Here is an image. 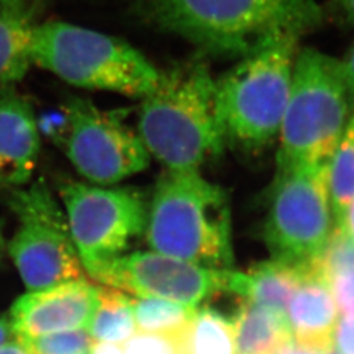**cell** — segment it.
Instances as JSON below:
<instances>
[{
  "instance_id": "cell-1",
  "label": "cell",
  "mask_w": 354,
  "mask_h": 354,
  "mask_svg": "<svg viewBox=\"0 0 354 354\" xmlns=\"http://www.w3.org/2000/svg\"><path fill=\"white\" fill-rule=\"evenodd\" d=\"M138 134L168 171H197L222 151L225 138L209 67L194 61L160 73L156 88L142 99Z\"/></svg>"
},
{
  "instance_id": "cell-2",
  "label": "cell",
  "mask_w": 354,
  "mask_h": 354,
  "mask_svg": "<svg viewBox=\"0 0 354 354\" xmlns=\"http://www.w3.org/2000/svg\"><path fill=\"white\" fill-rule=\"evenodd\" d=\"M151 12L162 28L205 50L241 57L276 35L301 36L324 19L317 0H152Z\"/></svg>"
},
{
  "instance_id": "cell-3",
  "label": "cell",
  "mask_w": 354,
  "mask_h": 354,
  "mask_svg": "<svg viewBox=\"0 0 354 354\" xmlns=\"http://www.w3.org/2000/svg\"><path fill=\"white\" fill-rule=\"evenodd\" d=\"M146 238L155 252L230 269L234 253L226 193L197 171H167L153 190Z\"/></svg>"
},
{
  "instance_id": "cell-4",
  "label": "cell",
  "mask_w": 354,
  "mask_h": 354,
  "mask_svg": "<svg viewBox=\"0 0 354 354\" xmlns=\"http://www.w3.org/2000/svg\"><path fill=\"white\" fill-rule=\"evenodd\" d=\"M298 35L268 38L215 80V108L225 142L259 149L274 140L290 97Z\"/></svg>"
},
{
  "instance_id": "cell-5",
  "label": "cell",
  "mask_w": 354,
  "mask_h": 354,
  "mask_svg": "<svg viewBox=\"0 0 354 354\" xmlns=\"http://www.w3.org/2000/svg\"><path fill=\"white\" fill-rule=\"evenodd\" d=\"M32 61L76 87L140 99L162 73L127 41L62 21L33 26Z\"/></svg>"
},
{
  "instance_id": "cell-6",
  "label": "cell",
  "mask_w": 354,
  "mask_h": 354,
  "mask_svg": "<svg viewBox=\"0 0 354 354\" xmlns=\"http://www.w3.org/2000/svg\"><path fill=\"white\" fill-rule=\"evenodd\" d=\"M351 102L340 61L311 48L298 51L277 168L328 163L348 125Z\"/></svg>"
},
{
  "instance_id": "cell-7",
  "label": "cell",
  "mask_w": 354,
  "mask_h": 354,
  "mask_svg": "<svg viewBox=\"0 0 354 354\" xmlns=\"http://www.w3.org/2000/svg\"><path fill=\"white\" fill-rule=\"evenodd\" d=\"M7 203L19 219L7 250L26 290L83 279L67 216L44 180L10 189Z\"/></svg>"
},
{
  "instance_id": "cell-8",
  "label": "cell",
  "mask_w": 354,
  "mask_h": 354,
  "mask_svg": "<svg viewBox=\"0 0 354 354\" xmlns=\"http://www.w3.org/2000/svg\"><path fill=\"white\" fill-rule=\"evenodd\" d=\"M328 163L279 167L264 239L273 259L310 266L332 234Z\"/></svg>"
},
{
  "instance_id": "cell-9",
  "label": "cell",
  "mask_w": 354,
  "mask_h": 354,
  "mask_svg": "<svg viewBox=\"0 0 354 354\" xmlns=\"http://www.w3.org/2000/svg\"><path fill=\"white\" fill-rule=\"evenodd\" d=\"M59 194L71 238L89 277L124 254L130 241L146 231L149 212L138 190L66 181Z\"/></svg>"
},
{
  "instance_id": "cell-10",
  "label": "cell",
  "mask_w": 354,
  "mask_h": 354,
  "mask_svg": "<svg viewBox=\"0 0 354 354\" xmlns=\"http://www.w3.org/2000/svg\"><path fill=\"white\" fill-rule=\"evenodd\" d=\"M64 115L66 155L91 183L113 185L150 165V153L140 134L120 115L80 97L68 99Z\"/></svg>"
},
{
  "instance_id": "cell-11",
  "label": "cell",
  "mask_w": 354,
  "mask_h": 354,
  "mask_svg": "<svg viewBox=\"0 0 354 354\" xmlns=\"http://www.w3.org/2000/svg\"><path fill=\"white\" fill-rule=\"evenodd\" d=\"M228 270L151 251L121 254L99 268L92 279L138 298H162L197 308L215 292L226 291Z\"/></svg>"
},
{
  "instance_id": "cell-12",
  "label": "cell",
  "mask_w": 354,
  "mask_h": 354,
  "mask_svg": "<svg viewBox=\"0 0 354 354\" xmlns=\"http://www.w3.org/2000/svg\"><path fill=\"white\" fill-rule=\"evenodd\" d=\"M99 286L79 279L39 290L26 291L10 310L16 337L38 336L88 329L97 308Z\"/></svg>"
},
{
  "instance_id": "cell-13",
  "label": "cell",
  "mask_w": 354,
  "mask_h": 354,
  "mask_svg": "<svg viewBox=\"0 0 354 354\" xmlns=\"http://www.w3.org/2000/svg\"><path fill=\"white\" fill-rule=\"evenodd\" d=\"M41 150L32 104L13 84L0 88V188L24 187L33 176Z\"/></svg>"
},
{
  "instance_id": "cell-14",
  "label": "cell",
  "mask_w": 354,
  "mask_h": 354,
  "mask_svg": "<svg viewBox=\"0 0 354 354\" xmlns=\"http://www.w3.org/2000/svg\"><path fill=\"white\" fill-rule=\"evenodd\" d=\"M292 342L323 354L335 349L339 310L328 279L310 266L286 308Z\"/></svg>"
},
{
  "instance_id": "cell-15",
  "label": "cell",
  "mask_w": 354,
  "mask_h": 354,
  "mask_svg": "<svg viewBox=\"0 0 354 354\" xmlns=\"http://www.w3.org/2000/svg\"><path fill=\"white\" fill-rule=\"evenodd\" d=\"M310 266H295L273 259L253 266L245 273L228 270L226 291L253 304L286 313L288 304L308 273Z\"/></svg>"
},
{
  "instance_id": "cell-16",
  "label": "cell",
  "mask_w": 354,
  "mask_h": 354,
  "mask_svg": "<svg viewBox=\"0 0 354 354\" xmlns=\"http://www.w3.org/2000/svg\"><path fill=\"white\" fill-rule=\"evenodd\" d=\"M238 354H279L292 342L286 313L244 301L232 320Z\"/></svg>"
},
{
  "instance_id": "cell-17",
  "label": "cell",
  "mask_w": 354,
  "mask_h": 354,
  "mask_svg": "<svg viewBox=\"0 0 354 354\" xmlns=\"http://www.w3.org/2000/svg\"><path fill=\"white\" fill-rule=\"evenodd\" d=\"M32 30L29 15L20 3L0 10V84H15L28 74L32 61Z\"/></svg>"
},
{
  "instance_id": "cell-18",
  "label": "cell",
  "mask_w": 354,
  "mask_h": 354,
  "mask_svg": "<svg viewBox=\"0 0 354 354\" xmlns=\"http://www.w3.org/2000/svg\"><path fill=\"white\" fill-rule=\"evenodd\" d=\"M178 354H238L232 320L210 308L197 310L177 332Z\"/></svg>"
},
{
  "instance_id": "cell-19",
  "label": "cell",
  "mask_w": 354,
  "mask_h": 354,
  "mask_svg": "<svg viewBox=\"0 0 354 354\" xmlns=\"http://www.w3.org/2000/svg\"><path fill=\"white\" fill-rule=\"evenodd\" d=\"M97 308L89 324L88 333L96 342L122 345L136 332L133 298L115 288L99 286Z\"/></svg>"
},
{
  "instance_id": "cell-20",
  "label": "cell",
  "mask_w": 354,
  "mask_h": 354,
  "mask_svg": "<svg viewBox=\"0 0 354 354\" xmlns=\"http://www.w3.org/2000/svg\"><path fill=\"white\" fill-rule=\"evenodd\" d=\"M328 193L336 226L342 227L354 198V115L329 159Z\"/></svg>"
},
{
  "instance_id": "cell-21",
  "label": "cell",
  "mask_w": 354,
  "mask_h": 354,
  "mask_svg": "<svg viewBox=\"0 0 354 354\" xmlns=\"http://www.w3.org/2000/svg\"><path fill=\"white\" fill-rule=\"evenodd\" d=\"M137 330L178 332L197 313V308L162 298H133Z\"/></svg>"
},
{
  "instance_id": "cell-22",
  "label": "cell",
  "mask_w": 354,
  "mask_h": 354,
  "mask_svg": "<svg viewBox=\"0 0 354 354\" xmlns=\"http://www.w3.org/2000/svg\"><path fill=\"white\" fill-rule=\"evenodd\" d=\"M313 268L330 281L335 276L354 272V239L344 227L332 230L328 243L319 257L311 263Z\"/></svg>"
},
{
  "instance_id": "cell-23",
  "label": "cell",
  "mask_w": 354,
  "mask_h": 354,
  "mask_svg": "<svg viewBox=\"0 0 354 354\" xmlns=\"http://www.w3.org/2000/svg\"><path fill=\"white\" fill-rule=\"evenodd\" d=\"M33 354H91L96 342L87 329H73L23 339Z\"/></svg>"
},
{
  "instance_id": "cell-24",
  "label": "cell",
  "mask_w": 354,
  "mask_h": 354,
  "mask_svg": "<svg viewBox=\"0 0 354 354\" xmlns=\"http://www.w3.org/2000/svg\"><path fill=\"white\" fill-rule=\"evenodd\" d=\"M121 346L124 354H178L177 332L137 330Z\"/></svg>"
},
{
  "instance_id": "cell-25",
  "label": "cell",
  "mask_w": 354,
  "mask_h": 354,
  "mask_svg": "<svg viewBox=\"0 0 354 354\" xmlns=\"http://www.w3.org/2000/svg\"><path fill=\"white\" fill-rule=\"evenodd\" d=\"M339 313L342 315L354 314V272L342 273L329 281Z\"/></svg>"
},
{
  "instance_id": "cell-26",
  "label": "cell",
  "mask_w": 354,
  "mask_h": 354,
  "mask_svg": "<svg viewBox=\"0 0 354 354\" xmlns=\"http://www.w3.org/2000/svg\"><path fill=\"white\" fill-rule=\"evenodd\" d=\"M335 349L339 354H354V314L342 315L335 333Z\"/></svg>"
},
{
  "instance_id": "cell-27",
  "label": "cell",
  "mask_w": 354,
  "mask_h": 354,
  "mask_svg": "<svg viewBox=\"0 0 354 354\" xmlns=\"http://www.w3.org/2000/svg\"><path fill=\"white\" fill-rule=\"evenodd\" d=\"M329 11L342 23L354 26V0H332Z\"/></svg>"
},
{
  "instance_id": "cell-28",
  "label": "cell",
  "mask_w": 354,
  "mask_h": 354,
  "mask_svg": "<svg viewBox=\"0 0 354 354\" xmlns=\"http://www.w3.org/2000/svg\"><path fill=\"white\" fill-rule=\"evenodd\" d=\"M340 62H342L344 79H345L346 87H348L351 99H352L354 95V42L352 48L348 51L346 57Z\"/></svg>"
},
{
  "instance_id": "cell-29",
  "label": "cell",
  "mask_w": 354,
  "mask_h": 354,
  "mask_svg": "<svg viewBox=\"0 0 354 354\" xmlns=\"http://www.w3.org/2000/svg\"><path fill=\"white\" fill-rule=\"evenodd\" d=\"M0 354H33V352L23 339L15 336L12 340L0 346Z\"/></svg>"
},
{
  "instance_id": "cell-30",
  "label": "cell",
  "mask_w": 354,
  "mask_h": 354,
  "mask_svg": "<svg viewBox=\"0 0 354 354\" xmlns=\"http://www.w3.org/2000/svg\"><path fill=\"white\" fill-rule=\"evenodd\" d=\"M15 337L11 317L6 314H0V346Z\"/></svg>"
},
{
  "instance_id": "cell-31",
  "label": "cell",
  "mask_w": 354,
  "mask_h": 354,
  "mask_svg": "<svg viewBox=\"0 0 354 354\" xmlns=\"http://www.w3.org/2000/svg\"><path fill=\"white\" fill-rule=\"evenodd\" d=\"M91 354H124L122 346L111 342H96Z\"/></svg>"
},
{
  "instance_id": "cell-32",
  "label": "cell",
  "mask_w": 354,
  "mask_h": 354,
  "mask_svg": "<svg viewBox=\"0 0 354 354\" xmlns=\"http://www.w3.org/2000/svg\"><path fill=\"white\" fill-rule=\"evenodd\" d=\"M279 354H323L319 353V352H314V351H310V349H306L299 346L298 344H295L294 342H290L286 346H283Z\"/></svg>"
},
{
  "instance_id": "cell-33",
  "label": "cell",
  "mask_w": 354,
  "mask_h": 354,
  "mask_svg": "<svg viewBox=\"0 0 354 354\" xmlns=\"http://www.w3.org/2000/svg\"><path fill=\"white\" fill-rule=\"evenodd\" d=\"M342 227L345 228V231L354 239V198L352 203L349 205V209L345 215V221Z\"/></svg>"
},
{
  "instance_id": "cell-34",
  "label": "cell",
  "mask_w": 354,
  "mask_h": 354,
  "mask_svg": "<svg viewBox=\"0 0 354 354\" xmlns=\"http://www.w3.org/2000/svg\"><path fill=\"white\" fill-rule=\"evenodd\" d=\"M3 221L0 219V260H1V257H3V253H4V250H6V239H4V234H3Z\"/></svg>"
},
{
  "instance_id": "cell-35",
  "label": "cell",
  "mask_w": 354,
  "mask_h": 354,
  "mask_svg": "<svg viewBox=\"0 0 354 354\" xmlns=\"http://www.w3.org/2000/svg\"><path fill=\"white\" fill-rule=\"evenodd\" d=\"M20 0H4V6L6 4H11V3H19Z\"/></svg>"
},
{
  "instance_id": "cell-36",
  "label": "cell",
  "mask_w": 354,
  "mask_h": 354,
  "mask_svg": "<svg viewBox=\"0 0 354 354\" xmlns=\"http://www.w3.org/2000/svg\"><path fill=\"white\" fill-rule=\"evenodd\" d=\"M0 6H4V0H0Z\"/></svg>"
},
{
  "instance_id": "cell-37",
  "label": "cell",
  "mask_w": 354,
  "mask_h": 354,
  "mask_svg": "<svg viewBox=\"0 0 354 354\" xmlns=\"http://www.w3.org/2000/svg\"><path fill=\"white\" fill-rule=\"evenodd\" d=\"M352 102H353V104H354V95H353V97H352Z\"/></svg>"
}]
</instances>
